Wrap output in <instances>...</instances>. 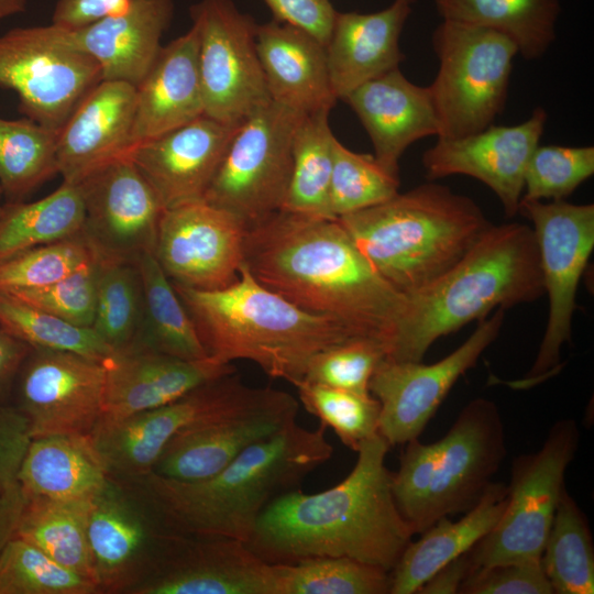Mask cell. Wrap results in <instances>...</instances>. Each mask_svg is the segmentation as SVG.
<instances>
[{"mask_svg": "<svg viewBox=\"0 0 594 594\" xmlns=\"http://www.w3.org/2000/svg\"><path fill=\"white\" fill-rule=\"evenodd\" d=\"M243 260L268 289L383 342L389 354L407 298L378 275L337 219L280 210L246 229Z\"/></svg>", "mask_w": 594, "mask_h": 594, "instance_id": "1", "label": "cell"}, {"mask_svg": "<svg viewBox=\"0 0 594 594\" xmlns=\"http://www.w3.org/2000/svg\"><path fill=\"white\" fill-rule=\"evenodd\" d=\"M380 435L359 447L348 476L333 487L286 492L263 509L246 541L268 563L350 558L392 572L414 536L402 516Z\"/></svg>", "mask_w": 594, "mask_h": 594, "instance_id": "2", "label": "cell"}, {"mask_svg": "<svg viewBox=\"0 0 594 594\" xmlns=\"http://www.w3.org/2000/svg\"><path fill=\"white\" fill-rule=\"evenodd\" d=\"M326 427L296 421L245 449L210 477L182 482L152 472L125 482L136 487L180 535L246 542L263 509L329 461L333 447Z\"/></svg>", "mask_w": 594, "mask_h": 594, "instance_id": "3", "label": "cell"}, {"mask_svg": "<svg viewBox=\"0 0 594 594\" xmlns=\"http://www.w3.org/2000/svg\"><path fill=\"white\" fill-rule=\"evenodd\" d=\"M172 284L208 359L219 364L248 360L268 376L293 385L305 377L315 355L363 338L339 321L308 312L268 289L244 264L239 278L222 289Z\"/></svg>", "mask_w": 594, "mask_h": 594, "instance_id": "4", "label": "cell"}, {"mask_svg": "<svg viewBox=\"0 0 594 594\" xmlns=\"http://www.w3.org/2000/svg\"><path fill=\"white\" fill-rule=\"evenodd\" d=\"M544 294L532 228L491 224L447 273L407 298L406 312L387 358L422 361L441 337L498 308L532 302Z\"/></svg>", "mask_w": 594, "mask_h": 594, "instance_id": "5", "label": "cell"}, {"mask_svg": "<svg viewBox=\"0 0 594 594\" xmlns=\"http://www.w3.org/2000/svg\"><path fill=\"white\" fill-rule=\"evenodd\" d=\"M337 220L406 298L447 273L491 226L473 199L431 182Z\"/></svg>", "mask_w": 594, "mask_h": 594, "instance_id": "6", "label": "cell"}, {"mask_svg": "<svg viewBox=\"0 0 594 594\" xmlns=\"http://www.w3.org/2000/svg\"><path fill=\"white\" fill-rule=\"evenodd\" d=\"M439 61L428 86L441 139L482 131L503 111L517 46L483 28L442 20L432 33Z\"/></svg>", "mask_w": 594, "mask_h": 594, "instance_id": "7", "label": "cell"}, {"mask_svg": "<svg viewBox=\"0 0 594 594\" xmlns=\"http://www.w3.org/2000/svg\"><path fill=\"white\" fill-rule=\"evenodd\" d=\"M580 438L575 420H558L537 452L515 457L505 509L495 527L469 551L472 571L540 561Z\"/></svg>", "mask_w": 594, "mask_h": 594, "instance_id": "8", "label": "cell"}, {"mask_svg": "<svg viewBox=\"0 0 594 594\" xmlns=\"http://www.w3.org/2000/svg\"><path fill=\"white\" fill-rule=\"evenodd\" d=\"M301 116L273 101L251 113L234 133L204 200L230 211L246 229L280 211Z\"/></svg>", "mask_w": 594, "mask_h": 594, "instance_id": "9", "label": "cell"}, {"mask_svg": "<svg viewBox=\"0 0 594 594\" xmlns=\"http://www.w3.org/2000/svg\"><path fill=\"white\" fill-rule=\"evenodd\" d=\"M87 536L99 594H131L183 535L136 487L108 476L89 498Z\"/></svg>", "mask_w": 594, "mask_h": 594, "instance_id": "10", "label": "cell"}, {"mask_svg": "<svg viewBox=\"0 0 594 594\" xmlns=\"http://www.w3.org/2000/svg\"><path fill=\"white\" fill-rule=\"evenodd\" d=\"M518 212L532 222L549 317L535 362L520 381L535 385L560 366V352L571 342L576 292L594 248V205L564 200L520 199Z\"/></svg>", "mask_w": 594, "mask_h": 594, "instance_id": "11", "label": "cell"}, {"mask_svg": "<svg viewBox=\"0 0 594 594\" xmlns=\"http://www.w3.org/2000/svg\"><path fill=\"white\" fill-rule=\"evenodd\" d=\"M100 80L97 63L52 23L0 35V88L13 90L19 111L45 127L59 130Z\"/></svg>", "mask_w": 594, "mask_h": 594, "instance_id": "12", "label": "cell"}, {"mask_svg": "<svg viewBox=\"0 0 594 594\" xmlns=\"http://www.w3.org/2000/svg\"><path fill=\"white\" fill-rule=\"evenodd\" d=\"M298 410L289 393L245 386L227 405L176 433L151 472L182 482L210 477L252 444L295 422Z\"/></svg>", "mask_w": 594, "mask_h": 594, "instance_id": "13", "label": "cell"}, {"mask_svg": "<svg viewBox=\"0 0 594 594\" xmlns=\"http://www.w3.org/2000/svg\"><path fill=\"white\" fill-rule=\"evenodd\" d=\"M189 13L198 35L205 114L240 125L271 102L256 47L258 24L232 0H199Z\"/></svg>", "mask_w": 594, "mask_h": 594, "instance_id": "14", "label": "cell"}, {"mask_svg": "<svg viewBox=\"0 0 594 594\" xmlns=\"http://www.w3.org/2000/svg\"><path fill=\"white\" fill-rule=\"evenodd\" d=\"M433 446L429 485L408 522L414 535L442 517L468 512L492 483L506 457L498 407L483 397L471 400Z\"/></svg>", "mask_w": 594, "mask_h": 594, "instance_id": "15", "label": "cell"}, {"mask_svg": "<svg viewBox=\"0 0 594 594\" xmlns=\"http://www.w3.org/2000/svg\"><path fill=\"white\" fill-rule=\"evenodd\" d=\"M106 364L66 351L32 348L16 374L11 403L31 439L89 436L103 414Z\"/></svg>", "mask_w": 594, "mask_h": 594, "instance_id": "16", "label": "cell"}, {"mask_svg": "<svg viewBox=\"0 0 594 594\" xmlns=\"http://www.w3.org/2000/svg\"><path fill=\"white\" fill-rule=\"evenodd\" d=\"M504 319L505 309L494 310L459 348L432 364L387 356L380 362L369 391L381 404L378 433L391 447L419 438L455 382L496 340Z\"/></svg>", "mask_w": 594, "mask_h": 594, "instance_id": "17", "label": "cell"}, {"mask_svg": "<svg viewBox=\"0 0 594 594\" xmlns=\"http://www.w3.org/2000/svg\"><path fill=\"white\" fill-rule=\"evenodd\" d=\"M245 224L204 199L165 209L154 255L172 283L199 290L233 284L244 264Z\"/></svg>", "mask_w": 594, "mask_h": 594, "instance_id": "18", "label": "cell"}, {"mask_svg": "<svg viewBox=\"0 0 594 594\" xmlns=\"http://www.w3.org/2000/svg\"><path fill=\"white\" fill-rule=\"evenodd\" d=\"M85 207L82 233L100 260L136 263L154 253L165 208L129 155L78 183Z\"/></svg>", "mask_w": 594, "mask_h": 594, "instance_id": "19", "label": "cell"}, {"mask_svg": "<svg viewBox=\"0 0 594 594\" xmlns=\"http://www.w3.org/2000/svg\"><path fill=\"white\" fill-rule=\"evenodd\" d=\"M245 386L235 371L223 374L163 406L120 420H100L89 439L109 477L135 480L151 472L176 433L227 405Z\"/></svg>", "mask_w": 594, "mask_h": 594, "instance_id": "20", "label": "cell"}, {"mask_svg": "<svg viewBox=\"0 0 594 594\" xmlns=\"http://www.w3.org/2000/svg\"><path fill=\"white\" fill-rule=\"evenodd\" d=\"M547 112L537 107L529 119L516 125H490L476 133L438 138L422 154L429 180L466 175L487 185L498 197L507 217L518 213L528 161L539 145Z\"/></svg>", "mask_w": 594, "mask_h": 594, "instance_id": "21", "label": "cell"}, {"mask_svg": "<svg viewBox=\"0 0 594 594\" xmlns=\"http://www.w3.org/2000/svg\"><path fill=\"white\" fill-rule=\"evenodd\" d=\"M131 594H277V569L244 541L183 535Z\"/></svg>", "mask_w": 594, "mask_h": 594, "instance_id": "22", "label": "cell"}, {"mask_svg": "<svg viewBox=\"0 0 594 594\" xmlns=\"http://www.w3.org/2000/svg\"><path fill=\"white\" fill-rule=\"evenodd\" d=\"M240 125L206 114L128 154L157 194L165 209L204 199Z\"/></svg>", "mask_w": 594, "mask_h": 594, "instance_id": "23", "label": "cell"}, {"mask_svg": "<svg viewBox=\"0 0 594 594\" xmlns=\"http://www.w3.org/2000/svg\"><path fill=\"white\" fill-rule=\"evenodd\" d=\"M135 87L100 80L58 130L57 163L63 182L78 184L133 148Z\"/></svg>", "mask_w": 594, "mask_h": 594, "instance_id": "24", "label": "cell"}, {"mask_svg": "<svg viewBox=\"0 0 594 594\" xmlns=\"http://www.w3.org/2000/svg\"><path fill=\"white\" fill-rule=\"evenodd\" d=\"M174 9V0H132L92 24L63 31L72 46L97 63L102 80L136 87L162 48Z\"/></svg>", "mask_w": 594, "mask_h": 594, "instance_id": "25", "label": "cell"}, {"mask_svg": "<svg viewBox=\"0 0 594 594\" xmlns=\"http://www.w3.org/2000/svg\"><path fill=\"white\" fill-rule=\"evenodd\" d=\"M103 414L112 421L177 399L195 387L234 372L210 359L188 361L145 349L116 352L106 363Z\"/></svg>", "mask_w": 594, "mask_h": 594, "instance_id": "26", "label": "cell"}, {"mask_svg": "<svg viewBox=\"0 0 594 594\" xmlns=\"http://www.w3.org/2000/svg\"><path fill=\"white\" fill-rule=\"evenodd\" d=\"M343 101L367 132L377 162L395 175H399V158L410 144L439 134L428 86L411 82L398 67L364 82Z\"/></svg>", "mask_w": 594, "mask_h": 594, "instance_id": "27", "label": "cell"}, {"mask_svg": "<svg viewBox=\"0 0 594 594\" xmlns=\"http://www.w3.org/2000/svg\"><path fill=\"white\" fill-rule=\"evenodd\" d=\"M415 1L394 0L372 13L337 11L326 44L330 85L337 100L404 61L399 37Z\"/></svg>", "mask_w": 594, "mask_h": 594, "instance_id": "28", "label": "cell"}, {"mask_svg": "<svg viewBox=\"0 0 594 594\" xmlns=\"http://www.w3.org/2000/svg\"><path fill=\"white\" fill-rule=\"evenodd\" d=\"M256 47L271 101L298 114L333 108L326 45L317 37L272 19L257 25Z\"/></svg>", "mask_w": 594, "mask_h": 594, "instance_id": "29", "label": "cell"}, {"mask_svg": "<svg viewBox=\"0 0 594 594\" xmlns=\"http://www.w3.org/2000/svg\"><path fill=\"white\" fill-rule=\"evenodd\" d=\"M205 114L198 65V35L191 28L162 46L135 87L133 147Z\"/></svg>", "mask_w": 594, "mask_h": 594, "instance_id": "30", "label": "cell"}, {"mask_svg": "<svg viewBox=\"0 0 594 594\" xmlns=\"http://www.w3.org/2000/svg\"><path fill=\"white\" fill-rule=\"evenodd\" d=\"M506 503L507 485L492 482L462 518L438 519L402 553L391 572L389 594H416L438 570L469 552L495 527Z\"/></svg>", "mask_w": 594, "mask_h": 594, "instance_id": "31", "label": "cell"}, {"mask_svg": "<svg viewBox=\"0 0 594 594\" xmlns=\"http://www.w3.org/2000/svg\"><path fill=\"white\" fill-rule=\"evenodd\" d=\"M108 479L89 436L56 435L31 439L18 482L28 497L82 499Z\"/></svg>", "mask_w": 594, "mask_h": 594, "instance_id": "32", "label": "cell"}, {"mask_svg": "<svg viewBox=\"0 0 594 594\" xmlns=\"http://www.w3.org/2000/svg\"><path fill=\"white\" fill-rule=\"evenodd\" d=\"M442 20L498 32L525 59L541 57L556 40L559 0H433Z\"/></svg>", "mask_w": 594, "mask_h": 594, "instance_id": "33", "label": "cell"}, {"mask_svg": "<svg viewBox=\"0 0 594 594\" xmlns=\"http://www.w3.org/2000/svg\"><path fill=\"white\" fill-rule=\"evenodd\" d=\"M143 288L139 336L130 349H145L183 360L208 359L196 328L154 253L138 262Z\"/></svg>", "mask_w": 594, "mask_h": 594, "instance_id": "34", "label": "cell"}, {"mask_svg": "<svg viewBox=\"0 0 594 594\" xmlns=\"http://www.w3.org/2000/svg\"><path fill=\"white\" fill-rule=\"evenodd\" d=\"M85 207L78 184L63 182L32 202L7 201L0 209V263L26 250L82 232Z\"/></svg>", "mask_w": 594, "mask_h": 594, "instance_id": "35", "label": "cell"}, {"mask_svg": "<svg viewBox=\"0 0 594 594\" xmlns=\"http://www.w3.org/2000/svg\"><path fill=\"white\" fill-rule=\"evenodd\" d=\"M331 110L302 114L292 142V173L282 210L310 218L334 219L329 206L336 136Z\"/></svg>", "mask_w": 594, "mask_h": 594, "instance_id": "36", "label": "cell"}, {"mask_svg": "<svg viewBox=\"0 0 594 594\" xmlns=\"http://www.w3.org/2000/svg\"><path fill=\"white\" fill-rule=\"evenodd\" d=\"M90 497H28L14 536L31 542L57 563L96 583L87 536Z\"/></svg>", "mask_w": 594, "mask_h": 594, "instance_id": "37", "label": "cell"}, {"mask_svg": "<svg viewBox=\"0 0 594 594\" xmlns=\"http://www.w3.org/2000/svg\"><path fill=\"white\" fill-rule=\"evenodd\" d=\"M58 130L30 118L0 116V188L7 201H21L58 174Z\"/></svg>", "mask_w": 594, "mask_h": 594, "instance_id": "38", "label": "cell"}, {"mask_svg": "<svg viewBox=\"0 0 594 594\" xmlns=\"http://www.w3.org/2000/svg\"><path fill=\"white\" fill-rule=\"evenodd\" d=\"M540 561L553 593H594V543L590 522L565 488Z\"/></svg>", "mask_w": 594, "mask_h": 594, "instance_id": "39", "label": "cell"}, {"mask_svg": "<svg viewBox=\"0 0 594 594\" xmlns=\"http://www.w3.org/2000/svg\"><path fill=\"white\" fill-rule=\"evenodd\" d=\"M98 258V257H97ZM92 329L116 352L132 348L143 315V288L136 263L98 258Z\"/></svg>", "mask_w": 594, "mask_h": 594, "instance_id": "40", "label": "cell"}, {"mask_svg": "<svg viewBox=\"0 0 594 594\" xmlns=\"http://www.w3.org/2000/svg\"><path fill=\"white\" fill-rule=\"evenodd\" d=\"M0 329L34 349L72 352L102 363L114 354L92 328L73 324L3 290Z\"/></svg>", "mask_w": 594, "mask_h": 594, "instance_id": "41", "label": "cell"}, {"mask_svg": "<svg viewBox=\"0 0 594 594\" xmlns=\"http://www.w3.org/2000/svg\"><path fill=\"white\" fill-rule=\"evenodd\" d=\"M277 594H389L391 573L350 558L275 563Z\"/></svg>", "mask_w": 594, "mask_h": 594, "instance_id": "42", "label": "cell"}, {"mask_svg": "<svg viewBox=\"0 0 594 594\" xmlns=\"http://www.w3.org/2000/svg\"><path fill=\"white\" fill-rule=\"evenodd\" d=\"M0 594H99V588L14 536L0 552Z\"/></svg>", "mask_w": 594, "mask_h": 594, "instance_id": "43", "label": "cell"}, {"mask_svg": "<svg viewBox=\"0 0 594 594\" xmlns=\"http://www.w3.org/2000/svg\"><path fill=\"white\" fill-rule=\"evenodd\" d=\"M399 184V175L388 172L374 155L353 152L336 139L329 190L334 219L391 199Z\"/></svg>", "mask_w": 594, "mask_h": 594, "instance_id": "44", "label": "cell"}, {"mask_svg": "<svg viewBox=\"0 0 594 594\" xmlns=\"http://www.w3.org/2000/svg\"><path fill=\"white\" fill-rule=\"evenodd\" d=\"M305 409L331 428L353 451L378 433L381 404L371 393H356L305 380L294 385Z\"/></svg>", "mask_w": 594, "mask_h": 594, "instance_id": "45", "label": "cell"}, {"mask_svg": "<svg viewBox=\"0 0 594 594\" xmlns=\"http://www.w3.org/2000/svg\"><path fill=\"white\" fill-rule=\"evenodd\" d=\"M96 258L82 232L21 252L0 263V290L43 287L58 282Z\"/></svg>", "mask_w": 594, "mask_h": 594, "instance_id": "46", "label": "cell"}, {"mask_svg": "<svg viewBox=\"0 0 594 594\" xmlns=\"http://www.w3.org/2000/svg\"><path fill=\"white\" fill-rule=\"evenodd\" d=\"M593 174V146L538 145L526 167L521 199L563 200Z\"/></svg>", "mask_w": 594, "mask_h": 594, "instance_id": "47", "label": "cell"}, {"mask_svg": "<svg viewBox=\"0 0 594 594\" xmlns=\"http://www.w3.org/2000/svg\"><path fill=\"white\" fill-rule=\"evenodd\" d=\"M387 354V346L378 340L351 339L315 355L302 380L356 393H370L371 377Z\"/></svg>", "mask_w": 594, "mask_h": 594, "instance_id": "48", "label": "cell"}, {"mask_svg": "<svg viewBox=\"0 0 594 594\" xmlns=\"http://www.w3.org/2000/svg\"><path fill=\"white\" fill-rule=\"evenodd\" d=\"M98 267L96 256L91 263L58 282L9 293L73 324L91 328L96 310Z\"/></svg>", "mask_w": 594, "mask_h": 594, "instance_id": "49", "label": "cell"}, {"mask_svg": "<svg viewBox=\"0 0 594 594\" xmlns=\"http://www.w3.org/2000/svg\"><path fill=\"white\" fill-rule=\"evenodd\" d=\"M460 594H553L541 561H519L473 570Z\"/></svg>", "mask_w": 594, "mask_h": 594, "instance_id": "50", "label": "cell"}, {"mask_svg": "<svg viewBox=\"0 0 594 594\" xmlns=\"http://www.w3.org/2000/svg\"><path fill=\"white\" fill-rule=\"evenodd\" d=\"M30 441L26 419L12 405H0V494L20 486L18 473Z\"/></svg>", "mask_w": 594, "mask_h": 594, "instance_id": "51", "label": "cell"}, {"mask_svg": "<svg viewBox=\"0 0 594 594\" xmlns=\"http://www.w3.org/2000/svg\"><path fill=\"white\" fill-rule=\"evenodd\" d=\"M263 1L274 20L298 26L327 44L337 13L330 0Z\"/></svg>", "mask_w": 594, "mask_h": 594, "instance_id": "52", "label": "cell"}, {"mask_svg": "<svg viewBox=\"0 0 594 594\" xmlns=\"http://www.w3.org/2000/svg\"><path fill=\"white\" fill-rule=\"evenodd\" d=\"M132 0H57L52 24L77 30L92 24L124 8Z\"/></svg>", "mask_w": 594, "mask_h": 594, "instance_id": "53", "label": "cell"}, {"mask_svg": "<svg viewBox=\"0 0 594 594\" xmlns=\"http://www.w3.org/2000/svg\"><path fill=\"white\" fill-rule=\"evenodd\" d=\"M31 349L0 329V405H10L16 374Z\"/></svg>", "mask_w": 594, "mask_h": 594, "instance_id": "54", "label": "cell"}, {"mask_svg": "<svg viewBox=\"0 0 594 594\" xmlns=\"http://www.w3.org/2000/svg\"><path fill=\"white\" fill-rule=\"evenodd\" d=\"M471 572L472 564L469 552H466L438 570L418 588L416 594L459 593L462 584Z\"/></svg>", "mask_w": 594, "mask_h": 594, "instance_id": "55", "label": "cell"}, {"mask_svg": "<svg viewBox=\"0 0 594 594\" xmlns=\"http://www.w3.org/2000/svg\"><path fill=\"white\" fill-rule=\"evenodd\" d=\"M26 499L21 486L0 494V552L14 537Z\"/></svg>", "mask_w": 594, "mask_h": 594, "instance_id": "56", "label": "cell"}, {"mask_svg": "<svg viewBox=\"0 0 594 594\" xmlns=\"http://www.w3.org/2000/svg\"><path fill=\"white\" fill-rule=\"evenodd\" d=\"M28 0H0V21L9 16L24 13Z\"/></svg>", "mask_w": 594, "mask_h": 594, "instance_id": "57", "label": "cell"}, {"mask_svg": "<svg viewBox=\"0 0 594 594\" xmlns=\"http://www.w3.org/2000/svg\"><path fill=\"white\" fill-rule=\"evenodd\" d=\"M1 196H2V191H1V188H0V198H1Z\"/></svg>", "mask_w": 594, "mask_h": 594, "instance_id": "58", "label": "cell"}, {"mask_svg": "<svg viewBox=\"0 0 594 594\" xmlns=\"http://www.w3.org/2000/svg\"><path fill=\"white\" fill-rule=\"evenodd\" d=\"M0 209H1V206H0Z\"/></svg>", "mask_w": 594, "mask_h": 594, "instance_id": "59", "label": "cell"}]
</instances>
